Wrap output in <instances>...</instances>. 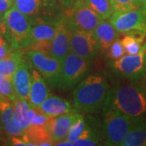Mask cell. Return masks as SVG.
Masks as SVG:
<instances>
[{
    "label": "cell",
    "instance_id": "cell-29",
    "mask_svg": "<svg viewBox=\"0 0 146 146\" xmlns=\"http://www.w3.org/2000/svg\"><path fill=\"white\" fill-rule=\"evenodd\" d=\"M124 35L125 36L121 40V42L125 49L126 54H136L141 52L145 42H141V40L129 34H124Z\"/></svg>",
    "mask_w": 146,
    "mask_h": 146
},
{
    "label": "cell",
    "instance_id": "cell-35",
    "mask_svg": "<svg viewBox=\"0 0 146 146\" xmlns=\"http://www.w3.org/2000/svg\"><path fill=\"white\" fill-rule=\"evenodd\" d=\"M57 1L66 10H69L72 7L77 0H57Z\"/></svg>",
    "mask_w": 146,
    "mask_h": 146
},
{
    "label": "cell",
    "instance_id": "cell-30",
    "mask_svg": "<svg viewBox=\"0 0 146 146\" xmlns=\"http://www.w3.org/2000/svg\"><path fill=\"white\" fill-rule=\"evenodd\" d=\"M29 119L31 125L46 127L50 117L44 114L38 107L32 106L29 110Z\"/></svg>",
    "mask_w": 146,
    "mask_h": 146
},
{
    "label": "cell",
    "instance_id": "cell-15",
    "mask_svg": "<svg viewBox=\"0 0 146 146\" xmlns=\"http://www.w3.org/2000/svg\"><path fill=\"white\" fill-rule=\"evenodd\" d=\"M76 113H68L56 117H50L46 127L54 143L63 141L67 138Z\"/></svg>",
    "mask_w": 146,
    "mask_h": 146
},
{
    "label": "cell",
    "instance_id": "cell-27",
    "mask_svg": "<svg viewBox=\"0 0 146 146\" xmlns=\"http://www.w3.org/2000/svg\"><path fill=\"white\" fill-rule=\"evenodd\" d=\"M85 126H86V121H85L84 117L82 115L76 113V116L73 121L72 124L71 126L69 132H68V136L65 140H67L71 143H73L81 135V133L85 128Z\"/></svg>",
    "mask_w": 146,
    "mask_h": 146
},
{
    "label": "cell",
    "instance_id": "cell-25",
    "mask_svg": "<svg viewBox=\"0 0 146 146\" xmlns=\"http://www.w3.org/2000/svg\"><path fill=\"white\" fill-rule=\"evenodd\" d=\"M12 105L25 131L27 130L31 126L29 119V110L32 107L29 102L28 100L17 98L16 101L12 102Z\"/></svg>",
    "mask_w": 146,
    "mask_h": 146
},
{
    "label": "cell",
    "instance_id": "cell-26",
    "mask_svg": "<svg viewBox=\"0 0 146 146\" xmlns=\"http://www.w3.org/2000/svg\"><path fill=\"white\" fill-rule=\"evenodd\" d=\"M113 14H120L142 7V0H110Z\"/></svg>",
    "mask_w": 146,
    "mask_h": 146
},
{
    "label": "cell",
    "instance_id": "cell-12",
    "mask_svg": "<svg viewBox=\"0 0 146 146\" xmlns=\"http://www.w3.org/2000/svg\"><path fill=\"white\" fill-rule=\"evenodd\" d=\"M0 122L3 131L9 137L25 135L12 102L9 101H0Z\"/></svg>",
    "mask_w": 146,
    "mask_h": 146
},
{
    "label": "cell",
    "instance_id": "cell-37",
    "mask_svg": "<svg viewBox=\"0 0 146 146\" xmlns=\"http://www.w3.org/2000/svg\"><path fill=\"white\" fill-rule=\"evenodd\" d=\"M142 7L145 8V10L146 11V0H142Z\"/></svg>",
    "mask_w": 146,
    "mask_h": 146
},
{
    "label": "cell",
    "instance_id": "cell-6",
    "mask_svg": "<svg viewBox=\"0 0 146 146\" xmlns=\"http://www.w3.org/2000/svg\"><path fill=\"white\" fill-rule=\"evenodd\" d=\"M108 65L111 70L129 82L136 83L146 78V42L141 52L136 54H126L116 60H110Z\"/></svg>",
    "mask_w": 146,
    "mask_h": 146
},
{
    "label": "cell",
    "instance_id": "cell-3",
    "mask_svg": "<svg viewBox=\"0 0 146 146\" xmlns=\"http://www.w3.org/2000/svg\"><path fill=\"white\" fill-rule=\"evenodd\" d=\"M14 7L29 19L32 25L58 23L65 17L67 11L57 0H15Z\"/></svg>",
    "mask_w": 146,
    "mask_h": 146
},
{
    "label": "cell",
    "instance_id": "cell-11",
    "mask_svg": "<svg viewBox=\"0 0 146 146\" xmlns=\"http://www.w3.org/2000/svg\"><path fill=\"white\" fill-rule=\"evenodd\" d=\"M109 21L117 31L123 34L132 30H139L146 33V11L143 7L112 15Z\"/></svg>",
    "mask_w": 146,
    "mask_h": 146
},
{
    "label": "cell",
    "instance_id": "cell-28",
    "mask_svg": "<svg viewBox=\"0 0 146 146\" xmlns=\"http://www.w3.org/2000/svg\"><path fill=\"white\" fill-rule=\"evenodd\" d=\"M0 96H2L6 101L11 102L16 101L18 97L14 89L12 80L6 76L0 75Z\"/></svg>",
    "mask_w": 146,
    "mask_h": 146
},
{
    "label": "cell",
    "instance_id": "cell-39",
    "mask_svg": "<svg viewBox=\"0 0 146 146\" xmlns=\"http://www.w3.org/2000/svg\"><path fill=\"white\" fill-rule=\"evenodd\" d=\"M0 101H6V100L4 99L2 96H0Z\"/></svg>",
    "mask_w": 146,
    "mask_h": 146
},
{
    "label": "cell",
    "instance_id": "cell-17",
    "mask_svg": "<svg viewBox=\"0 0 146 146\" xmlns=\"http://www.w3.org/2000/svg\"><path fill=\"white\" fill-rule=\"evenodd\" d=\"M37 107L49 117H56L68 113L78 112L69 101L54 95H50Z\"/></svg>",
    "mask_w": 146,
    "mask_h": 146
},
{
    "label": "cell",
    "instance_id": "cell-22",
    "mask_svg": "<svg viewBox=\"0 0 146 146\" xmlns=\"http://www.w3.org/2000/svg\"><path fill=\"white\" fill-rule=\"evenodd\" d=\"M25 136L34 146L54 145L46 127L31 125L25 130Z\"/></svg>",
    "mask_w": 146,
    "mask_h": 146
},
{
    "label": "cell",
    "instance_id": "cell-5",
    "mask_svg": "<svg viewBox=\"0 0 146 146\" xmlns=\"http://www.w3.org/2000/svg\"><path fill=\"white\" fill-rule=\"evenodd\" d=\"M7 40L13 50H23L31 45L32 23L25 15L13 7L4 14Z\"/></svg>",
    "mask_w": 146,
    "mask_h": 146
},
{
    "label": "cell",
    "instance_id": "cell-21",
    "mask_svg": "<svg viewBox=\"0 0 146 146\" xmlns=\"http://www.w3.org/2000/svg\"><path fill=\"white\" fill-rule=\"evenodd\" d=\"M58 23L40 22L32 25L31 42L34 43L41 41H52L57 31ZM31 43V44H32Z\"/></svg>",
    "mask_w": 146,
    "mask_h": 146
},
{
    "label": "cell",
    "instance_id": "cell-18",
    "mask_svg": "<svg viewBox=\"0 0 146 146\" xmlns=\"http://www.w3.org/2000/svg\"><path fill=\"white\" fill-rule=\"evenodd\" d=\"M85 128L78 139L72 143L76 146H95L102 143V127L101 123L89 116L86 119Z\"/></svg>",
    "mask_w": 146,
    "mask_h": 146
},
{
    "label": "cell",
    "instance_id": "cell-34",
    "mask_svg": "<svg viewBox=\"0 0 146 146\" xmlns=\"http://www.w3.org/2000/svg\"><path fill=\"white\" fill-rule=\"evenodd\" d=\"M7 33V26H6L4 14L0 13V35L5 36Z\"/></svg>",
    "mask_w": 146,
    "mask_h": 146
},
{
    "label": "cell",
    "instance_id": "cell-32",
    "mask_svg": "<svg viewBox=\"0 0 146 146\" xmlns=\"http://www.w3.org/2000/svg\"><path fill=\"white\" fill-rule=\"evenodd\" d=\"M35 50L46 54L49 56L51 55V41H41L32 43L27 48V50Z\"/></svg>",
    "mask_w": 146,
    "mask_h": 146
},
{
    "label": "cell",
    "instance_id": "cell-14",
    "mask_svg": "<svg viewBox=\"0 0 146 146\" xmlns=\"http://www.w3.org/2000/svg\"><path fill=\"white\" fill-rule=\"evenodd\" d=\"M12 83L18 98L29 101L31 86V70L29 63L25 58L16 68L12 77Z\"/></svg>",
    "mask_w": 146,
    "mask_h": 146
},
{
    "label": "cell",
    "instance_id": "cell-23",
    "mask_svg": "<svg viewBox=\"0 0 146 146\" xmlns=\"http://www.w3.org/2000/svg\"><path fill=\"white\" fill-rule=\"evenodd\" d=\"M24 59L22 50H14L7 57L0 59V75L12 80L16 68Z\"/></svg>",
    "mask_w": 146,
    "mask_h": 146
},
{
    "label": "cell",
    "instance_id": "cell-38",
    "mask_svg": "<svg viewBox=\"0 0 146 146\" xmlns=\"http://www.w3.org/2000/svg\"><path fill=\"white\" fill-rule=\"evenodd\" d=\"M3 132V127H2V125H1V122H0V136H1Z\"/></svg>",
    "mask_w": 146,
    "mask_h": 146
},
{
    "label": "cell",
    "instance_id": "cell-10",
    "mask_svg": "<svg viewBox=\"0 0 146 146\" xmlns=\"http://www.w3.org/2000/svg\"><path fill=\"white\" fill-rule=\"evenodd\" d=\"M70 51L90 62L101 52L99 42L93 31L70 29Z\"/></svg>",
    "mask_w": 146,
    "mask_h": 146
},
{
    "label": "cell",
    "instance_id": "cell-20",
    "mask_svg": "<svg viewBox=\"0 0 146 146\" xmlns=\"http://www.w3.org/2000/svg\"><path fill=\"white\" fill-rule=\"evenodd\" d=\"M121 146H146V117L134 121Z\"/></svg>",
    "mask_w": 146,
    "mask_h": 146
},
{
    "label": "cell",
    "instance_id": "cell-4",
    "mask_svg": "<svg viewBox=\"0 0 146 146\" xmlns=\"http://www.w3.org/2000/svg\"><path fill=\"white\" fill-rule=\"evenodd\" d=\"M102 110V144L105 145L121 146L135 120L109 107L103 106Z\"/></svg>",
    "mask_w": 146,
    "mask_h": 146
},
{
    "label": "cell",
    "instance_id": "cell-33",
    "mask_svg": "<svg viewBox=\"0 0 146 146\" xmlns=\"http://www.w3.org/2000/svg\"><path fill=\"white\" fill-rule=\"evenodd\" d=\"M15 0H0V13L5 14L8 10L14 7Z\"/></svg>",
    "mask_w": 146,
    "mask_h": 146
},
{
    "label": "cell",
    "instance_id": "cell-2",
    "mask_svg": "<svg viewBox=\"0 0 146 146\" xmlns=\"http://www.w3.org/2000/svg\"><path fill=\"white\" fill-rule=\"evenodd\" d=\"M109 91V83L103 75H89L73 90V106L84 113L98 112L102 109Z\"/></svg>",
    "mask_w": 146,
    "mask_h": 146
},
{
    "label": "cell",
    "instance_id": "cell-31",
    "mask_svg": "<svg viewBox=\"0 0 146 146\" xmlns=\"http://www.w3.org/2000/svg\"><path fill=\"white\" fill-rule=\"evenodd\" d=\"M125 54V49L121 42V40H119V39H117L116 41L113 42L109 47L108 50L106 51V55L110 60L119 59Z\"/></svg>",
    "mask_w": 146,
    "mask_h": 146
},
{
    "label": "cell",
    "instance_id": "cell-8",
    "mask_svg": "<svg viewBox=\"0 0 146 146\" xmlns=\"http://www.w3.org/2000/svg\"><path fill=\"white\" fill-rule=\"evenodd\" d=\"M25 55L28 63L42 75L50 86L59 88L61 76V63L59 61L35 50L28 49Z\"/></svg>",
    "mask_w": 146,
    "mask_h": 146
},
{
    "label": "cell",
    "instance_id": "cell-24",
    "mask_svg": "<svg viewBox=\"0 0 146 146\" xmlns=\"http://www.w3.org/2000/svg\"><path fill=\"white\" fill-rule=\"evenodd\" d=\"M89 7L103 20H110L113 11L110 0H84Z\"/></svg>",
    "mask_w": 146,
    "mask_h": 146
},
{
    "label": "cell",
    "instance_id": "cell-13",
    "mask_svg": "<svg viewBox=\"0 0 146 146\" xmlns=\"http://www.w3.org/2000/svg\"><path fill=\"white\" fill-rule=\"evenodd\" d=\"M69 38L70 29L66 21V18L64 17L59 22L55 36L51 41V55L61 63L70 52Z\"/></svg>",
    "mask_w": 146,
    "mask_h": 146
},
{
    "label": "cell",
    "instance_id": "cell-1",
    "mask_svg": "<svg viewBox=\"0 0 146 146\" xmlns=\"http://www.w3.org/2000/svg\"><path fill=\"white\" fill-rule=\"evenodd\" d=\"M103 106L119 112L133 120L146 117V84H117L110 89Z\"/></svg>",
    "mask_w": 146,
    "mask_h": 146
},
{
    "label": "cell",
    "instance_id": "cell-19",
    "mask_svg": "<svg viewBox=\"0 0 146 146\" xmlns=\"http://www.w3.org/2000/svg\"><path fill=\"white\" fill-rule=\"evenodd\" d=\"M93 32L99 42L101 52L102 53H106L110 45L119 39V32L107 20H103Z\"/></svg>",
    "mask_w": 146,
    "mask_h": 146
},
{
    "label": "cell",
    "instance_id": "cell-7",
    "mask_svg": "<svg viewBox=\"0 0 146 146\" xmlns=\"http://www.w3.org/2000/svg\"><path fill=\"white\" fill-rule=\"evenodd\" d=\"M90 63L89 60L70 51L61 63L59 88L68 91L76 87L88 74Z\"/></svg>",
    "mask_w": 146,
    "mask_h": 146
},
{
    "label": "cell",
    "instance_id": "cell-9",
    "mask_svg": "<svg viewBox=\"0 0 146 146\" xmlns=\"http://www.w3.org/2000/svg\"><path fill=\"white\" fill-rule=\"evenodd\" d=\"M65 18L71 30L94 31L103 21L84 0H77L71 9L66 11Z\"/></svg>",
    "mask_w": 146,
    "mask_h": 146
},
{
    "label": "cell",
    "instance_id": "cell-16",
    "mask_svg": "<svg viewBox=\"0 0 146 146\" xmlns=\"http://www.w3.org/2000/svg\"><path fill=\"white\" fill-rule=\"evenodd\" d=\"M30 65V64H29ZM31 86L29 96V102L33 107H37L50 96L48 84L42 76L30 65Z\"/></svg>",
    "mask_w": 146,
    "mask_h": 146
},
{
    "label": "cell",
    "instance_id": "cell-36",
    "mask_svg": "<svg viewBox=\"0 0 146 146\" xmlns=\"http://www.w3.org/2000/svg\"><path fill=\"white\" fill-rule=\"evenodd\" d=\"M54 145H57V146H72L73 145L72 143H71V142H69L67 140H63V141H58L57 143H55L54 144Z\"/></svg>",
    "mask_w": 146,
    "mask_h": 146
}]
</instances>
